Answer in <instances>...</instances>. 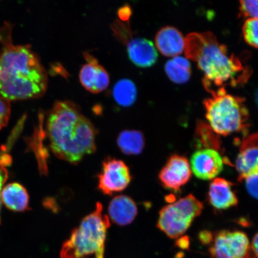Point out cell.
<instances>
[{
    "label": "cell",
    "instance_id": "1",
    "mask_svg": "<svg viewBox=\"0 0 258 258\" xmlns=\"http://www.w3.org/2000/svg\"><path fill=\"white\" fill-rule=\"evenodd\" d=\"M12 25L0 27V95L11 101L40 98L47 88V74L29 45H15Z\"/></svg>",
    "mask_w": 258,
    "mask_h": 258
},
{
    "label": "cell",
    "instance_id": "2",
    "mask_svg": "<svg viewBox=\"0 0 258 258\" xmlns=\"http://www.w3.org/2000/svg\"><path fill=\"white\" fill-rule=\"evenodd\" d=\"M185 42L186 58L195 62L204 74L203 86L210 94L227 86H243L252 74L250 68L229 53L211 32H192Z\"/></svg>",
    "mask_w": 258,
    "mask_h": 258
},
{
    "label": "cell",
    "instance_id": "3",
    "mask_svg": "<svg viewBox=\"0 0 258 258\" xmlns=\"http://www.w3.org/2000/svg\"><path fill=\"white\" fill-rule=\"evenodd\" d=\"M46 131L50 149L60 159L77 164L95 152L96 129L72 102L54 104L47 115Z\"/></svg>",
    "mask_w": 258,
    "mask_h": 258
},
{
    "label": "cell",
    "instance_id": "4",
    "mask_svg": "<svg viewBox=\"0 0 258 258\" xmlns=\"http://www.w3.org/2000/svg\"><path fill=\"white\" fill-rule=\"evenodd\" d=\"M103 206L97 203L96 209L84 218L79 227L62 245L61 258H104L106 233L110 227L108 216L103 215Z\"/></svg>",
    "mask_w": 258,
    "mask_h": 258
},
{
    "label": "cell",
    "instance_id": "5",
    "mask_svg": "<svg viewBox=\"0 0 258 258\" xmlns=\"http://www.w3.org/2000/svg\"><path fill=\"white\" fill-rule=\"evenodd\" d=\"M203 102L209 126L216 134L227 137L245 132L249 126V112L245 99L222 88L211 93Z\"/></svg>",
    "mask_w": 258,
    "mask_h": 258
},
{
    "label": "cell",
    "instance_id": "6",
    "mask_svg": "<svg viewBox=\"0 0 258 258\" xmlns=\"http://www.w3.org/2000/svg\"><path fill=\"white\" fill-rule=\"evenodd\" d=\"M203 208V203L195 196H186L161 209L157 227L167 236L175 239L186 233Z\"/></svg>",
    "mask_w": 258,
    "mask_h": 258
},
{
    "label": "cell",
    "instance_id": "7",
    "mask_svg": "<svg viewBox=\"0 0 258 258\" xmlns=\"http://www.w3.org/2000/svg\"><path fill=\"white\" fill-rule=\"evenodd\" d=\"M98 188L105 195L123 191L130 184V170L124 161L109 157L102 164L98 176Z\"/></svg>",
    "mask_w": 258,
    "mask_h": 258
},
{
    "label": "cell",
    "instance_id": "8",
    "mask_svg": "<svg viewBox=\"0 0 258 258\" xmlns=\"http://www.w3.org/2000/svg\"><path fill=\"white\" fill-rule=\"evenodd\" d=\"M191 176L192 170L188 159L175 154L169 157L161 170L159 178L164 187L177 192L188 183Z\"/></svg>",
    "mask_w": 258,
    "mask_h": 258
},
{
    "label": "cell",
    "instance_id": "9",
    "mask_svg": "<svg viewBox=\"0 0 258 258\" xmlns=\"http://www.w3.org/2000/svg\"><path fill=\"white\" fill-rule=\"evenodd\" d=\"M192 172L202 180L215 179L224 167V161L217 150L212 148L199 150L191 159Z\"/></svg>",
    "mask_w": 258,
    "mask_h": 258
},
{
    "label": "cell",
    "instance_id": "10",
    "mask_svg": "<svg viewBox=\"0 0 258 258\" xmlns=\"http://www.w3.org/2000/svg\"><path fill=\"white\" fill-rule=\"evenodd\" d=\"M87 60L81 69L79 79L81 84L88 91L98 93L108 88L109 76L106 70L94 57L85 54Z\"/></svg>",
    "mask_w": 258,
    "mask_h": 258
},
{
    "label": "cell",
    "instance_id": "11",
    "mask_svg": "<svg viewBox=\"0 0 258 258\" xmlns=\"http://www.w3.org/2000/svg\"><path fill=\"white\" fill-rule=\"evenodd\" d=\"M235 167L239 174L240 181L258 173V133L244 139L235 161Z\"/></svg>",
    "mask_w": 258,
    "mask_h": 258
},
{
    "label": "cell",
    "instance_id": "12",
    "mask_svg": "<svg viewBox=\"0 0 258 258\" xmlns=\"http://www.w3.org/2000/svg\"><path fill=\"white\" fill-rule=\"evenodd\" d=\"M233 186V183L227 180L215 178L209 186L210 204L217 210H227L237 206L238 201Z\"/></svg>",
    "mask_w": 258,
    "mask_h": 258
},
{
    "label": "cell",
    "instance_id": "13",
    "mask_svg": "<svg viewBox=\"0 0 258 258\" xmlns=\"http://www.w3.org/2000/svg\"><path fill=\"white\" fill-rule=\"evenodd\" d=\"M155 42L157 49L167 57L178 56L185 50V37L177 29L170 26L158 31Z\"/></svg>",
    "mask_w": 258,
    "mask_h": 258
},
{
    "label": "cell",
    "instance_id": "14",
    "mask_svg": "<svg viewBox=\"0 0 258 258\" xmlns=\"http://www.w3.org/2000/svg\"><path fill=\"white\" fill-rule=\"evenodd\" d=\"M127 51L129 59L138 67H151L157 62L156 47L146 38H132L127 44Z\"/></svg>",
    "mask_w": 258,
    "mask_h": 258
},
{
    "label": "cell",
    "instance_id": "15",
    "mask_svg": "<svg viewBox=\"0 0 258 258\" xmlns=\"http://www.w3.org/2000/svg\"><path fill=\"white\" fill-rule=\"evenodd\" d=\"M109 217L116 224L124 226L134 221L138 214V208L134 200L127 196L115 197L109 203Z\"/></svg>",
    "mask_w": 258,
    "mask_h": 258
},
{
    "label": "cell",
    "instance_id": "16",
    "mask_svg": "<svg viewBox=\"0 0 258 258\" xmlns=\"http://www.w3.org/2000/svg\"><path fill=\"white\" fill-rule=\"evenodd\" d=\"M2 202L11 211L24 212L30 210V196L25 187L18 182H12L2 189Z\"/></svg>",
    "mask_w": 258,
    "mask_h": 258
},
{
    "label": "cell",
    "instance_id": "17",
    "mask_svg": "<svg viewBox=\"0 0 258 258\" xmlns=\"http://www.w3.org/2000/svg\"><path fill=\"white\" fill-rule=\"evenodd\" d=\"M211 258H256L249 242L225 243L209 247Z\"/></svg>",
    "mask_w": 258,
    "mask_h": 258
},
{
    "label": "cell",
    "instance_id": "18",
    "mask_svg": "<svg viewBox=\"0 0 258 258\" xmlns=\"http://www.w3.org/2000/svg\"><path fill=\"white\" fill-rule=\"evenodd\" d=\"M164 70L169 79L178 85L188 82L191 76V66L188 59L182 56H176L167 60Z\"/></svg>",
    "mask_w": 258,
    "mask_h": 258
},
{
    "label": "cell",
    "instance_id": "19",
    "mask_svg": "<svg viewBox=\"0 0 258 258\" xmlns=\"http://www.w3.org/2000/svg\"><path fill=\"white\" fill-rule=\"evenodd\" d=\"M119 148L125 154L138 155L143 152L145 146V138L141 132L125 130L117 138Z\"/></svg>",
    "mask_w": 258,
    "mask_h": 258
},
{
    "label": "cell",
    "instance_id": "20",
    "mask_svg": "<svg viewBox=\"0 0 258 258\" xmlns=\"http://www.w3.org/2000/svg\"><path fill=\"white\" fill-rule=\"evenodd\" d=\"M112 95L119 105L128 107L134 104L137 98V89L132 80L123 79L118 81L113 88Z\"/></svg>",
    "mask_w": 258,
    "mask_h": 258
},
{
    "label": "cell",
    "instance_id": "21",
    "mask_svg": "<svg viewBox=\"0 0 258 258\" xmlns=\"http://www.w3.org/2000/svg\"><path fill=\"white\" fill-rule=\"evenodd\" d=\"M244 39L250 46L258 48V19H247L243 27Z\"/></svg>",
    "mask_w": 258,
    "mask_h": 258
},
{
    "label": "cell",
    "instance_id": "22",
    "mask_svg": "<svg viewBox=\"0 0 258 258\" xmlns=\"http://www.w3.org/2000/svg\"><path fill=\"white\" fill-rule=\"evenodd\" d=\"M240 16L258 19V1L248 0L240 2Z\"/></svg>",
    "mask_w": 258,
    "mask_h": 258
},
{
    "label": "cell",
    "instance_id": "23",
    "mask_svg": "<svg viewBox=\"0 0 258 258\" xmlns=\"http://www.w3.org/2000/svg\"><path fill=\"white\" fill-rule=\"evenodd\" d=\"M11 112V101L0 95V131L8 124Z\"/></svg>",
    "mask_w": 258,
    "mask_h": 258
},
{
    "label": "cell",
    "instance_id": "24",
    "mask_svg": "<svg viewBox=\"0 0 258 258\" xmlns=\"http://www.w3.org/2000/svg\"><path fill=\"white\" fill-rule=\"evenodd\" d=\"M248 192L253 198L258 199V173L244 179Z\"/></svg>",
    "mask_w": 258,
    "mask_h": 258
},
{
    "label": "cell",
    "instance_id": "25",
    "mask_svg": "<svg viewBox=\"0 0 258 258\" xmlns=\"http://www.w3.org/2000/svg\"><path fill=\"white\" fill-rule=\"evenodd\" d=\"M9 176L8 171L6 167L3 166L0 163V215H1L2 209V198L1 194L3 189V186L5 184L6 180H8ZM0 224H1V216H0Z\"/></svg>",
    "mask_w": 258,
    "mask_h": 258
},
{
    "label": "cell",
    "instance_id": "26",
    "mask_svg": "<svg viewBox=\"0 0 258 258\" xmlns=\"http://www.w3.org/2000/svg\"><path fill=\"white\" fill-rule=\"evenodd\" d=\"M213 238H214V235L209 231H202L199 234V239L203 244L211 245Z\"/></svg>",
    "mask_w": 258,
    "mask_h": 258
},
{
    "label": "cell",
    "instance_id": "27",
    "mask_svg": "<svg viewBox=\"0 0 258 258\" xmlns=\"http://www.w3.org/2000/svg\"><path fill=\"white\" fill-rule=\"evenodd\" d=\"M119 17L122 20H126L130 18L131 9L128 7H122L118 11Z\"/></svg>",
    "mask_w": 258,
    "mask_h": 258
},
{
    "label": "cell",
    "instance_id": "28",
    "mask_svg": "<svg viewBox=\"0 0 258 258\" xmlns=\"http://www.w3.org/2000/svg\"><path fill=\"white\" fill-rule=\"evenodd\" d=\"M251 249L254 255L256 256V258H258V233L254 235L252 243H251Z\"/></svg>",
    "mask_w": 258,
    "mask_h": 258
},
{
    "label": "cell",
    "instance_id": "29",
    "mask_svg": "<svg viewBox=\"0 0 258 258\" xmlns=\"http://www.w3.org/2000/svg\"><path fill=\"white\" fill-rule=\"evenodd\" d=\"M176 244L177 246L181 248V249H188L189 245L188 238H187L186 237L180 238V240L176 241Z\"/></svg>",
    "mask_w": 258,
    "mask_h": 258
},
{
    "label": "cell",
    "instance_id": "30",
    "mask_svg": "<svg viewBox=\"0 0 258 258\" xmlns=\"http://www.w3.org/2000/svg\"><path fill=\"white\" fill-rule=\"evenodd\" d=\"M255 102L258 107V88L255 93Z\"/></svg>",
    "mask_w": 258,
    "mask_h": 258
}]
</instances>
